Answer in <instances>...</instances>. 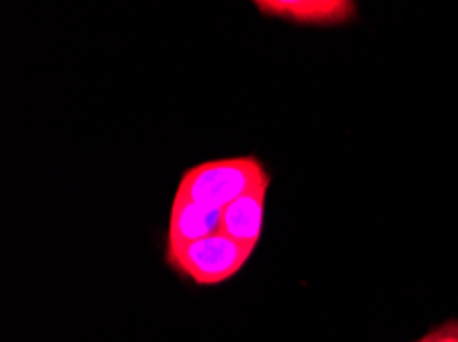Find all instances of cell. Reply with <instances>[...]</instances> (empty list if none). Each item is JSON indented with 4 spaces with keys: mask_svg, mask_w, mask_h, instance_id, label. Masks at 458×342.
Wrapping results in <instances>:
<instances>
[{
    "mask_svg": "<svg viewBox=\"0 0 458 342\" xmlns=\"http://www.w3.org/2000/svg\"><path fill=\"white\" fill-rule=\"evenodd\" d=\"M413 342H434V334H432V330H429L426 337H421V338H418V340H413Z\"/></svg>",
    "mask_w": 458,
    "mask_h": 342,
    "instance_id": "7",
    "label": "cell"
},
{
    "mask_svg": "<svg viewBox=\"0 0 458 342\" xmlns=\"http://www.w3.org/2000/svg\"><path fill=\"white\" fill-rule=\"evenodd\" d=\"M269 183L255 187L234 204L222 209L220 232L228 238L255 248L263 232V213H266V195Z\"/></svg>",
    "mask_w": 458,
    "mask_h": 342,
    "instance_id": "4",
    "label": "cell"
},
{
    "mask_svg": "<svg viewBox=\"0 0 458 342\" xmlns=\"http://www.w3.org/2000/svg\"><path fill=\"white\" fill-rule=\"evenodd\" d=\"M434 342H458V320H450V322L434 328Z\"/></svg>",
    "mask_w": 458,
    "mask_h": 342,
    "instance_id": "6",
    "label": "cell"
},
{
    "mask_svg": "<svg viewBox=\"0 0 458 342\" xmlns=\"http://www.w3.org/2000/svg\"><path fill=\"white\" fill-rule=\"evenodd\" d=\"M222 212L204 205L193 204L187 199H173L171 218H169V240L166 248L182 246L196 240L208 238L220 232Z\"/></svg>",
    "mask_w": 458,
    "mask_h": 342,
    "instance_id": "5",
    "label": "cell"
},
{
    "mask_svg": "<svg viewBox=\"0 0 458 342\" xmlns=\"http://www.w3.org/2000/svg\"><path fill=\"white\" fill-rule=\"evenodd\" d=\"M257 9L296 25H344L356 17L350 0H259Z\"/></svg>",
    "mask_w": 458,
    "mask_h": 342,
    "instance_id": "3",
    "label": "cell"
},
{
    "mask_svg": "<svg viewBox=\"0 0 458 342\" xmlns=\"http://www.w3.org/2000/svg\"><path fill=\"white\" fill-rule=\"evenodd\" d=\"M263 183H269V174L257 156L212 160L185 171L175 197L222 212Z\"/></svg>",
    "mask_w": 458,
    "mask_h": 342,
    "instance_id": "1",
    "label": "cell"
},
{
    "mask_svg": "<svg viewBox=\"0 0 458 342\" xmlns=\"http://www.w3.org/2000/svg\"><path fill=\"white\" fill-rule=\"evenodd\" d=\"M253 250L218 232L202 240L166 248V263L175 273L190 279L199 288H208L237 275Z\"/></svg>",
    "mask_w": 458,
    "mask_h": 342,
    "instance_id": "2",
    "label": "cell"
}]
</instances>
